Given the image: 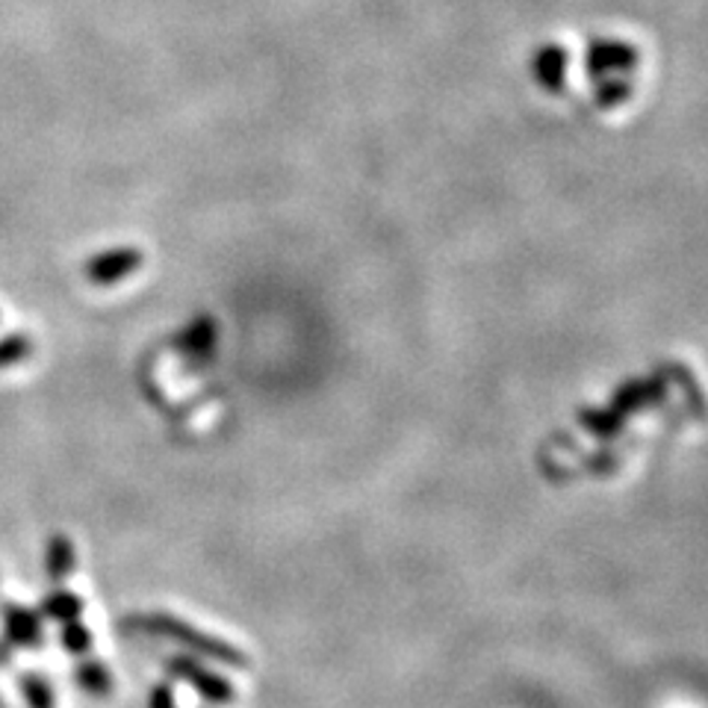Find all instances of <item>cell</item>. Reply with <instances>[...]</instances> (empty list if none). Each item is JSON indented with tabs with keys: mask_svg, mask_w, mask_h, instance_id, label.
<instances>
[{
	"mask_svg": "<svg viewBox=\"0 0 708 708\" xmlns=\"http://www.w3.org/2000/svg\"><path fill=\"white\" fill-rule=\"evenodd\" d=\"M128 626L140 628V632H148L154 638H166L175 640L180 647H187L192 656H201V659L216 661V664H228V668L237 670H249V656L237 649L228 640L216 638L209 632H201V628L183 623V620L171 617V614H163V611H151V614H140V617H130Z\"/></svg>",
	"mask_w": 708,
	"mask_h": 708,
	"instance_id": "cell-1",
	"label": "cell"
},
{
	"mask_svg": "<svg viewBox=\"0 0 708 708\" xmlns=\"http://www.w3.org/2000/svg\"><path fill=\"white\" fill-rule=\"evenodd\" d=\"M166 668H169L171 676L187 682L199 697H204L213 706H230L237 699V691H233L228 679L207 668V664L190 659V656H175V659L166 661Z\"/></svg>",
	"mask_w": 708,
	"mask_h": 708,
	"instance_id": "cell-2",
	"label": "cell"
},
{
	"mask_svg": "<svg viewBox=\"0 0 708 708\" xmlns=\"http://www.w3.org/2000/svg\"><path fill=\"white\" fill-rule=\"evenodd\" d=\"M3 635L12 647H41V614L24 609V605H7L3 609Z\"/></svg>",
	"mask_w": 708,
	"mask_h": 708,
	"instance_id": "cell-3",
	"label": "cell"
},
{
	"mask_svg": "<svg viewBox=\"0 0 708 708\" xmlns=\"http://www.w3.org/2000/svg\"><path fill=\"white\" fill-rule=\"evenodd\" d=\"M74 564H77L74 543L65 535H53L48 540V547H45V576L60 585L74 573Z\"/></svg>",
	"mask_w": 708,
	"mask_h": 708,
	"instance_id": "cell-4",
	"label": "cell"
},
{
	"mask_svg": "<svg viewBox=\"0 0 708 708\" xmlns=\"http://www.w3.org/2000/svg\"><path fill=\"white\" fill-rule=\"evenodd\" d=\"M39 614L53 620V623H69V620H77L83 614V599L77 593H71V590H53V593L41 599Z\"/></svg>",
	"mask_w": 708,
	"mask_h": 708,
	"instance_id": "cell-5",
	"label": "cell"
},
{
	"mask_svg": "<svg viewBox=\"0 0 708 708\" xmlns=\"http://www.w3.org/2000/svg\"><path fill=\"white\" fill-rule=\"evenodd\" d=\"M74 679H77V685H81L86 694L92 697H107L112 691V676L110 670L104 668L98 659H83L74 670Z\"/></svg>",
	"mask_w": 708,
	"mask_h": 708,
	"instance_id": "cell-6",
	"label": "cell"
},
{
	"mask_svg": "<svg viewBox=\"0 0 708 708\" xmlns=\"http://www.w3.org/2000/svg\"><path fill=\"white\" fill-rule=\"evenodd\" d=\"M60 640H62V649L71 652V656H86V652L92 649V632L83 626L81 617L62 623Z\"/></svg>",
	"mask_w": 708,
	"mask_h": 708,
	"instance_id": "cell-7",
	"label": "cell"
},
{
	"mask_svg": "<svg viewBox=\"0 0 708 708\" xmlns=\"http://www.w3.org/2000/svg\"><path fill=\"white\" fill-rule=\"evenodd\" d=\"M21 694L31 708H53V688H50L48 679L36 676V673L21 676Z\"/></svg>",
	"mask_w": 708,
	"mask_h": 708,
	"instance_id": "cell-8",
	"label": "cell"
},
{
	"mask_svg": "<svg viewBox=\"0 0 708 708\" xmlns=\"http://www.w3.org/2000/svg\"><path fill=\"white\" fill-rule=\"evenodd\" d=\"M27 339H7V343H0V367H7V363H15L27 355Z\"/></svg>",
	"mask_w": 708,
	"mask_h": 708,
	"instance_id": "cell-9",
	"label": "cell"
},
{
	"mask_svg": "<svg viewBox=\"0 0 708 708\" xmlns=\"http://www.w3.org/2000/svg\"><path fill=\"white\" fill-rule=\"evenodd\" d=\"M148 708H175V694H171L169 685H157L151 691Z\"/></svg>",
	"mask_w": 708,
	"mask_h": 708,
	"instance_id": "cell-10",
	"label": "cell"
}]
</instances>
